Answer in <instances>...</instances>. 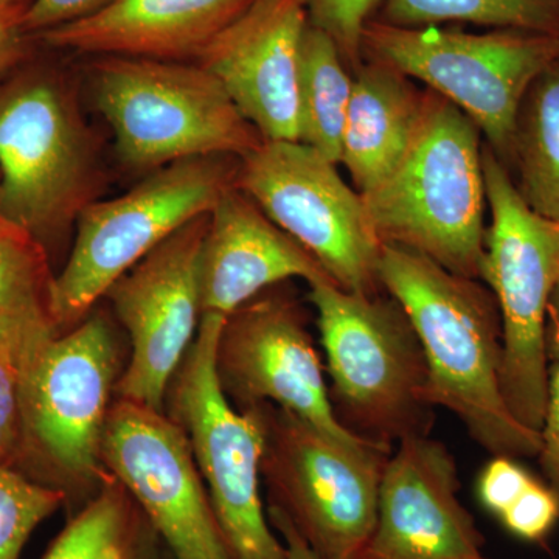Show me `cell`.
Returning <instances> with one entry per match:
<instances>
[{"instance_id": "cell-8", "label": "cell", "mask_w": 559, "mask_h": 559, "mask_svg": "<svg viewBox=\"0 0 559 559\" xmlns=\"http://www.w3.org/2000/svg\"><path fill=\"white\" fill-rule=\"evenodd\" d=\"M255 407L267 507L282 511L320 558L359 559L377 524L390 447L337 439L274 404Z\"/></svg>"}, {"instance_id": "cell-37", "label": "cell", "mask_w": 559, "mask_h": 559, "mask_svg": "<svg viewBox=\"0 0 559 559\" xmlns=\"http://www.w3.org/2000/svg\"><path fill=\"white\" fill-rule=\"evenodd\" d=\"M168 559H173L171 554H170V558H168Z\"/></svg>"}, {"instance_id": "cell-3", "label": "cell", "mask_w": 559, "mask_h": 559, "mask_svg": "<svg viewBox=\"0 0 559 559\" xmlns=\"http://www.w3.org/2000/svg\"><path fill=\"white\" fill-rule=\"evenodd\" d=\"M310 299L337 421L353 436L392 448L429 436L436 414L425 352L411 319L388 293L310 285Z\"/></svg>"}, {"instance_id": "cell-36", "label": "cell", "mask_w": 559, "mask_h": 559, "mask_svg": "<svg viewBox=\"0 0 559 559\" xmlns=\"http://www.w3.org/2000/svg\"><path fill=\"white\" fill-rule=\"evenodd\" d=\"M24 0H0V14H16L22 16L25 7H22Z\"/></svg>"}, {"instance_id": "cell-20", "label": "cell", "mask_w": 559, "mask_h": 559, "mask_svg": "<svg viewBox=\"0 0 559 559\" xmlns=\"http://www.w3.org/2000/svg\"><path fill=\"white\" fill-rule=\"evenodd\" d=\"M423 100L425 91L388 62L370 58L353 72L341 164L360 194L389 178L409 150Z\"/></svg>"}, {"instance_id": "cell-23", "label": "cell", "mask_w": 559, "mask_h": 559, "mask_svg": "<svg viewBox=\"0 0 559 559\" xmlns=\"http://www.w3.org/2000/svg\"><path fill=\"white\" fill-rule=\"evenodd\" d=\"M353 73L336 43L308 25L301 43L299 142L341 164L342 138L352 100Z\"/></svg>"}, {"instance_id": "cell-29", "label": "cell", "mask_w": 559, "mask_h": 559, "mask_svg": "<svg viewBox=\"0 0 559 559\" xmlns=\"http://www.w3.org/2000/svg\"><path fill=\"white\" fill-rule=\"evenodd\" d=\"M25 367L0 353V466L17 469L22 451L21 384Z\"/></svg>"}, {"instance_id": "cell-24", "label": "cell", "mask_w": 559, "mask_h": 559, "mask_svg": "<svg viewBox=\"0 0 559 559\" xmlns=\"http://www.w3.org/2000/svg\"><path fill=\"white\" fill-rule=\"evenodd\" d=\"M518 190L530 207L559 223V61L532 84L514 134Z\"/></svg>"}, {"instance_id": "cell-18", "label": "cell", "mask_w": 559, "mask_h": 559, "mask_svg": "<svg viewBox=\"0 0 559 559\" xmlns=\"http://www.w3.org/2000/svg\"><path fill=\"white\" fill-rule=\"evenodd\" d=\"M290 278L334 283L299 242L272 223L237 186L210 212L201 259L202 316L227 319Z\"/></svg>"}, {"instance_id": "cell-10", "label": "cell", "mask_w": 559, "mask_h": 559, "mask_svg": "<svg viewBox=\"0 0 559 559\" xmlns=\"http://www.w3.org/2000/svg\"><path fill=\"white\" fill-rule=\"evenodd\" d=\"M226 319L202 316L168 388L165 414L186 433L231 559H289L261 500L264 429L259 409L224 395L215 356Z\"/></svg>"}, {"instance_id": "cell-11", "label": "cell", "mask_w": 559, "mask_h": 559, "mask_svg": "<svg viewBox=\"0 0 559 559\" xmlns=\"http://www.w3.org/2000/svg\"><path fill=\"white\" fill-rule=\"evenodd\" d=\"M98 150L60 81L27 75L0 90V216L46 248L97 201Z\"/></svg>"}, {"instance_id": "cell-15", "label": "cell", "mask_w": 559, "mask_h": 559, "mask_svg": "<svg viewBox=\"0 0 559 559\" xmlns=\"http://www.w3.org/2000/svg\"><path fill=\"white\" fill-rule=\"evenodd\" d=\"M215 366L224 395L238 411L270 403L337 439H359L334 415L304 308L278 285L226 319Z\"/></svg>"}, {"instance_id": "cell-32", "label": "cell", "mask_w": 559, "mask_h": 559, "mask_svg": "<svg viewBox=\"0 0 559 559\" xmlns=\"http://www.w3.org/2000/svg\"><path fill=\"white\" fill-rule=\"evenodd\" d=\"M538 459L549 487L559 496V364H549L546 412L540 426Z\"/></svg>"}, {"instance_id": "cell-14", "label": "cell", "mask_w": 559, "mask_h": 559, "mask_svg": "<svg viewBox=\"0 0 559 559\" xmlns=\"http://www.w3.org/2000/svg\"><path fill=\"white\" fill-rule=\"evenodd\" d=\"M102 462L145 511L173 559H231L189 440L165 412L114 401Z\"/></svg>"}, {"instance_id": "cell-4", "label": "cell", "mask_w": 559, "mask_h": 559, "mask_svg": "<svg viewBox=\"0 0 559 559\" xmlns=\"http://www.w3.org/2000/svg\"><path fill=\"white\" fill-rule=\"evenodd\" d=\"M119 371L116 333L105 314L91 312L47 342L22 374L17 471L64 492L70 516L108 477L102 440Z\"/></svg>"}, {"instance_id": "cell-21", "label": "cell", "mask_w": 559, "mask_h": 559, "mask_svg": "<svg viewBox=\"0 0 559 559\" xmlns=\"http://www.w3.org/2000/svg\"><path fill=\"white\" fill-rule=\"evenodd\" d=\"M53 280L43 242L0 216V353L24 367L60 334L51 311Z\"/></svg>"}, {"instance_id": "cell-17", "label": "cell", "mask_w": 559, "mask_h": 559, "mask_svg": "<svg viewBox=\"0 0 559 559\" xmlns=\"http://www.w3.org/2000/svg\"><path fill=\"white\" fill-rule=\"evenodd\" d=\"M308 0H252L197 62L264 140L299 142L301 43Z\"/></svg>"}, {"instance_id": "cell-31", "label": "cell", "mask_w": 559, "mask_h": 559, "mask_svg": "<svg viewBox=\"0 0 559 559\" xmlns=\"http://www.w3.org/2000/svg\"><path fill=\"white\" fill-rule=\"evenodd\" d=\"M109 0H33L21 16L25 33H40L94 13Z\"/></svg>"}, {"instance_id": "cell-6", "label": "cell", "mask_w": 559, "mask_h": 559, "mask_svg": "<svg viewBox=\"0 0 559 559\" xmlns=\"http://www.w3.org/2000/svg\"><path fill=\"white\" fill-rule=\"evenodd\" d=\"M481 164L491 221L480 280L495 296L502 325L500 382L511 414L539 432L549 385L546 319L559 280V223L530 207L489 146L481 150Z\"/></svg>"}, {"instance_id": "cell-30", "label": "cell", "mask_w": 559, "mask_h": 559, "mask_svg": "<svg viewBox=\"0 0 559 559\" xmlns=\"http://www.w3.org/2000/svg\"><path fill=\"white\" fill-rule=\"evenodd\" d=\"M516 460L495 455L477 477V499L498 520L533 481L528 471L522 468Z\"/></svg>"}, {"instance_id": "cell-25", "label": "cell", "mask_w": 559, "mask_h": 559, "mask_svg": "<svg viewBox=\"0 0 559 559\" xmlns=\"http://www.w3.org/2000/svg\"><path fill=\"white\" fill-rule=\"evenodd\" d=\"M381 22L403 28L469 22L513 31L559 33V0H385Z\"/></svg>"}, {"instance_id": "cell-33", "label": "cell", "mask_w": 559, "mask_h": 559, "mask_svg": "<svg viewBox=\"0 0 559 559\" xmlns=\"http://www.w3.org/2000/svg\"><path fill=\"white\" fill-rule=\"evenodd\" d=\"M21 16L0 14V76L21 60L25 50Z\"/></svg>"}, {"instance_id": "cell-7", "label": "cell", "mask_w": 559, "mask_h": 559, "mask_svg": "<svg viewBox=\"0 0 559 559\" xmlns=\"http://www.w3.org/2000/svg\"><path fill=\"white\" fill-rule=\"evenodd\" d=\"M240 160L216 154L173 162L119 198L91 202L76 219L75 245L51 286L60 334L83 322L151 250L183 224L212 212L237 186Z\"/></svg>"}, {"instance_id": "cell-27", "label": "cell", "mask_w": 559, "mask_h": 559, "mask_svg": "<svg viewBox=\"0 0 559 559\" xmlns=\"http://www.w3.org/2000/svg\"><path fill=\"white\" fill-rule=\"evenodd\" d=\"M380 0H308L310 24L336 43L342 58L356 69L362 58V36Z\"/></svg>"}, {"instance_id": "cell-13", "label": "cell", "mask_w": 559, "mask_h": 559, "mask_svg": "<svg viewBox=\"0 0 559 559\" xmlns=\"http://www.w3.org/2000/svg\"><path fill=\"white\" fill-rule=\"evenodd\" d=\"M209 223L210 213H204L183 224L106 293L131 341L117 399L165 412L173 377L201 325V259Z\"/></svg>"}, {"instance_id": "cell-12", "label": "cell", "mask_w": 559, "mask_h": 559, "mask_svg": "<svg viewBox=\"0 0 559 559\" xmlns=\"http://www.w3.org/2000/svg\"><path fill=\"white\" fill-rule=\"evenodd\" d=\"M301 142L263 140L240 160L237 189L318 261L337 288L384 293L382 245L358 190Z\"/></svg>"}, {"instance_id": "cell-34", "label": "cell", "mask_w": 559, "mask_h": 559, "mask_svg": "<svg viewBox=\"0 0 559 559\" xmlns=\"http://www.w3.org/2000/svg\"><path fill=\"white\" fill-rule=\"evenodd\" d=\"M266 513L272 528L277 530L278 535L282 536L289 559H322L308 546L307 540L301 538L300 533L290 524V521L282 511L274 509V507H267Z\"/></svg>"}, {"instance_id": "cell-28", "label": "cell", "mask_w": 559, "mask_h": 559, "mask_svg": "<svg viewBox=\"0 0 559 559\" xmlns=\"http://www.w3.org/2000/svg\"><path fill=\"white\" fill-rule=\"evenodd\" d=\"M499 521L514 538L543 543L558 524L559 496L549 485L533 479Z\"/></svg>"}, {"instance_id": "cell-2", "label": "cell", "mask_w": 559, "mask_h": 559, "mask_svg": "<svg viewBox=\"0 0 559 559\" xmlns=\"http://www.w3.org/2000/svg\"><path fill=\"white\" fill-rule=\"evenodd\" d=\"M480 135L457 106L425 90L409 150L389 178L360 194L382 245L414 250L452 274L480 280L487 230Z\"/></svg>"}, {"instance_id": "cell-9", "label": "cell", "mask_w": 559, "mask_h": 559, "mask_svg": "<svg viewBox=\"0 0 559 559\" xmlns=\"http://www.w3.org/2000/svg\"><path fill=\"white\" fill-rule=\"evenodd\" d=\"M362 51L457 106L502 160L513 157L525 95L540 73L559 61V33L500 28L477 35L370 21Z\"/></svg>"}, {"instance_id": "cell-26", "label": "cell", "mask_w": 559, "mask_h": 559, "mask_svg": "<svg viewBox=\"0 0 559 559\" xmlns=\"http://www.w3.org/2000/svg\"><path fill=\"white\" fill-rule=\"evenodd\" d=\"M66 503L60 489L0 466V559H21L33 532Z\"/></svg>"}, {"instance_id": "cell-16", "label": "cell", "mask_w": 559, "mask_h": 559, "mask_svg": "<svg viewBox=\"0 0 559 559\" xmlns=\"http://www.w3.org/2000/svg\"><path fill=\"white\" fill-rule=\"evenodd\" d=\"M459 489L457 463L441 441H401L385 465L377 524L359 559H491Z\"/></svg>"}, {"instance_id": "cell-22", "label": "cell", "mask_w": 559, "mask_h": 559, "mask_svg": "<svg viewBox=\"0 0 559 559\" xmlns=\"http://www.w3.org/2000/svg\"><path fill=\"white\" fill-rule=\"evenodd\" d=\"M170 551L145 511L116 477L51 540L40 559H168Z\"/></svg>"}, {"instance_id": "cell-5", "label": "cell", "mask_w": 559, "mask_h": 559, "mask_svg": "<svg viewBox=\"0 0 559 559\" xmlns=\"http://www.w3.org/2000/svg\"><path fill=\"white\" fill-rule=\"evenodd\" d=\"M92 92L117 156L132 170L216 154L242 159L264 140L198 62L102 57L92 66Z\"/></svg>"}, {"instance_id": "cell-1", "label": "cell", "mask_w": 559, "mask_h": 559, "mask_svg": "<svg viewBox=\"0 0 559 559\" xmlns=\"http://www.w3.org/2000/svg\"><path fill=\"white\" fill-rule=\"evenodd\" d=\"M382 289L417 331L430 403L451 411L491 455L538 457L540 433L518 421L502 392V325L491 290L428 257L384 245Z\"/></svg>"}, {"instance_id": "cell-19", "label": "cell", "mask_w": 559, "mask_h": 559, "mask_svg": "<svg viewBox=\"0 0 559 559\" xmlns=\"http://www.w3.org/2000/svg\"><path fill=\"white\" fill-rule=\"evenodd\" d=\"M252 0H109L102 9L40 33L58 49L100 57L198 60Z\"/></svg>"}, {"instance_id": "cell-35", "label": "cell", "mask_w": 559, "mask_h": 559, "mask_svg": "<svg viewBox=\"0 0 559 559\" xmlns=\"http://www.w3.org/2000/svg\"><path fill=\"white\" fill-rule=\"evenodd\" d=\"M546 355L549 364H559V280L547 307Z\"/></svg>"}]
</instances>
